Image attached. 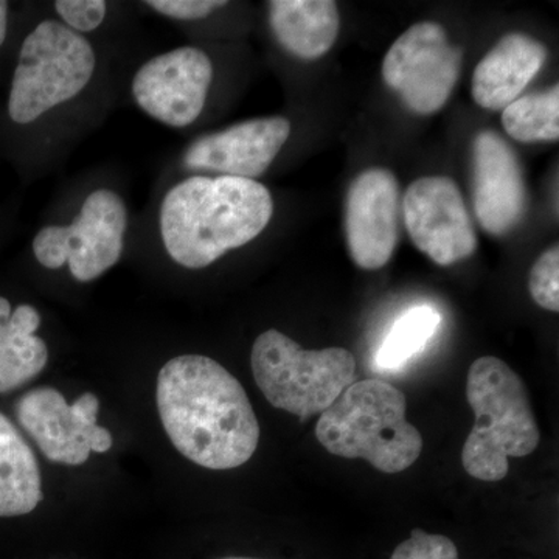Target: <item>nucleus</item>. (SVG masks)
Here are the masks:
<instances>
[{"instance_id": "nucleus-1", "label": "nucleus", "mask_w": 559, "mask_h": 559, "mask_svg": "<svg viewBox=\"0 0 559 559\" xmlns=\"http://www.w3.org/2000/svg\"><path fill=\"white\" fill-rule=\"evenodd\" d=\"M156 404L173 447L202 468H238L259 448L260 425L248 393L209 356L168 360L157 377Z\"/></svg>"}, {"instance_id": "nucleus-2", "label": "nucleus", "mask_w": 559, "mask_h": 559, "mask_svg": "<svg viewBox=\"0 0 559 559\" xmlns=\"http://www.w3.org/2000/svg\"><path fill=\"white\" fill-rule=\"evenodd\" d=\"M272 215L271 191L259 180L193 176L162 201V242L175 263L204 270L260 237Z\"/></svg>"}, {"instance_id": "nucleus-3", "label": "nucleus", "mask_w": 559, "mask_h": 559, "mask_svg": "<svg viewBox=\"0 0 559 559\" xmlns=\"http://www.w3.org/2000/svg\"><path fill=\"white\" fill-rule=\"evenodd\" d=\"M406 409V396L395 385L353 382L320 414L316 437L331 454L367 460L381 473H401L423 451L421 433L407 421Z\"/></svg>"}, {"instance_id": "nucleus-4", "label": "nucleus", "mask_w": 559, "mask_h": 559, "mask_svg": "<svg viewBox=\"0 0 559 559\" xmlns=\"http://www.w3.org/2000/svg\"><path fill=\"white\" fill-rule=\"evenodd\" d=\"M466 399L476 423L463 447V468L477 480H502L509 457H525L539 444L527 388L509 364L484 356L469 367Z\"/></svg>"}, {"instance_id": "nucleus-5", "label": "nucleus", "mask_w": 559, "mask_h": 559, "mask_svg": "<svg viewBox=\"0 0 559 559\" xmlns=\"http://www.w3.org/2000/svg\"><path fill=\"white\" fill-rule=\"evenodd\" d=\"M250 366L264 399L301 419L329 409L356 378L348 349H304L278 330L257 337Z\"/></svg>"}, {"instance_id": "nucleus-6", "label": "nucleus", "mask_w": 559, "mask_h": 559, "mask_svg": "<svg viewBox=\"0 0 559 559\" xmlns=\"http://www.w3.org/2000/svg\"><path fill=\"white\" fill-rule=\"evenodd\" d=\"M97 55L90 40L47 20L22 43L9 98L10 119L31 124L90 86Z\"/></svg>"}, {"instance_id": "nucleus-7", "label": "nucleus", "mask_w": 559, "mask_h": 559, "mask_svg": "<svg viewBox=\"0 0 559 559\" xmlns=\"http://www.w3.org/2000/svg\"><path fill=\"white\" fill-rule=\"evenodd\" d=\"M127 230L128 210L120 194L95 190L72 223L51 224L36 234L33 253L47 270H60L68 263L76 282L90 283L119 263Z\"/></svg>"}, {"instance_id": "nucleus-8", "label": "nucleus", "mask_w": 559, "mask_h": 559, "mask_svg": "<svg viewBox=\"0 0 559 559\" xmlns=\"http://www.w3.org/2000/svg\"><path fill=\"white\" fill-rule=\"evenodd\" d=\"M463 55L432 21L418 22L390 47L382 79L415 114L439 112L450 100L462 70Z\"/></svg>"}, {"instance_id": "nucleus-9", "label": "nucleus", "mask_w": 559, "mask_h": 559, "mask_svg": "<svg viewBox=\"0 0 559 559\" xmlns=\"http://www.w3.org/2000/svg\"><path fill=\"white\" fill-rule=\"evenodd\" d=\"M98 409L100 401L94 393L69 404L60 390L38 388L17 400L14 414L47 459L79 466L91 451L103 454L112 448V433L97 425Z\"/></svg>"}, {"instance_id": "nucleus-10", "label": "nucleus", "mask_w": 559, "mask_h": 559, "mask_svg": "<svg viewBox=\"0 0 559 559\" xmlns=\"http://www.w3.org/2000/svg\"><path fill=\"white\" fill-rule=\"evenodd\" d=\"M401 212L415 248L439 266H451L476 252V229L454 180L444 176L414 180Z\"/></svg>"}, {"instance_id": "nucleus-11", "label": "nucleus", "mask_w": 559, "mask_h": 559, "mask_svg": "<svg viewBox=\"0 0 559 559\" xmlns=\"http://www.w3.org/2000/svg\"><path fill=\"white\" fill-rule=\"evenodd\" d=\"M212 80L209 55L198 47L183 46L140 66L131 92L146 116L180 130L200 119Z\"/></svg>"}, {"instance_id": "nucleus-12", "label": "nucleus", "mask_w": 559, "mask_h": 559, "mask_svg": "<svg viewBox=\"0 0 559 559\" xmlns=\"http://www.w3.org/2000/svg\"><path fill=\"white\" fill-rule=\"evenodd\" d=\"M401 191L392 171L370 168L353 180L345 201L349 257L360 270L389 263L400 240Z\"/></svg>"}, {"instance_id": "nucleus-13", "label": "nucleus", "mask_w": 559, "mask_h": 559, "mask_svg": "<svg viewBox=\"0 0 559 559\" xmlns=\"http://www.w3.org/2000/svg\"><path fill=\"white\" fill-rule=\"evenodd\" d=\"M473 204L492 237L513 230L525 216L528 190L518 154L498 132L481 131L473 145Z\"/></svg>"}, {"instance_id": "nucleus-14", "label": "nucleus", "mask_w": 559, "mask_h": 559, "mask_svg": "<svg viewBox=\"0 0 559 559\" xmlns=\"http://www.w3.org/2000/svg\"><path fill=\"white\" fill-rule=\"evenodd\" d=\"M289 134L290 123L285 117L242 121L194 140L183 165L190 170L255 180L271 167Z\"/></svg>"}, {"instance_id": "nucleus-15", "label": "nucleus", "mask_w": 559, "mask_h": 559, "mask_svg": "<svg viewBox=\"0 0 559 559\" xmlns=\"http://www.w3.org/2000/svg\"><path fill=\"white\" fill-rule=\"evenodd\" d=\"M547 49L525 35L509 33L485 55L473 75V98L480 108L503 110L518 100L543 70Z\"/></svg>"}, {"instance_id": "nucleus-16", "label": "nucleus", "mask_w": 559, "mask_h": 559, "mask_svg": "<svg viewBox=\"0 0 559 559\" xmlns=\"http://www.w3.org/2000/svg\"><path fill=\"white\" fill-rule=\"evenodd\" d=\"M267 10L280 46L299 60H319L340 35V9L333 0H272Z\"/></svg>"}, {"instance_id": "nucleus-17", "label": "nucleus", "mask_w": 559, "mask_h": 559, "mask_svg": "<svg viewBox=\"0 0 559 559\" xmlns=\"http://www.w3.org/2000/svg\"><path fill=\"white\" fill-rule=\"evenodd\" d=\"M40 314L32 305L11 304L0 296V393L27 384L38 377L49 362L46 342L36 336Z\"/></svg>"}, {"instance_id": "nucleus-18", "label": "nucleus", "mask_w": 559, "mask_h": 559, "mask_svg": "<svg viewBox=\"0 0 559 559\" xmlns=\"http://www.w3.org/2000/svg\"><path fill=\"white\" fill-rule=\"evenodd\" d=\"M43 500L38 459L16 426L0 414V518L24 516Z\"/></svg>"}, {"instance_id": "nucleus-19", "label": "nucleus", "mask_w": 559, "mask_h": 559, "mask_svg": "<svg viewBox=\"0 0 559 559\" xmlns=\"http://www.w3.org/2000/svg\"><path fill=\"white\" fill-rule=\"evenodd\" d=\"M441 314L429 305L411 308L390 329L374 355V369L382 373L400 371L425 352L440 329Z\"/></svg>"}, {"instance_id": "nucleus-20", "label": "nucleus", "mask_w": 559, "mask_h": 559, "mask_svg": "<svg viewBox=\"0 0 559 559\" xmlns=\"http://www.w3.org/2000/svg\"><path fill=\"white\" fill-rule=\"evenodd\" d=\"M502 127L521 143L557 142L559 139V86L524 95L502 112Z\"/></svg>"}, {"instance_id": "nucleus-21", "label": "nucleus", "mask_w": 559, "mask_h": 559, "mask_svg": "<svg viewBox=\"0 0 559 559\" xmlns=\"http://www.w3.org/2000/svg\"><path fill=\"white\" fill-rule=\"evenodd\" d=\"M528 289L533 300L544 310L559 311V248L543 253L530 271Z\"/></svg>"}, {"instance_id": "nucleus-22", "label": "nucleus", "mask_w": 559, "mask_h": 559, "mask_svg": "<svg viewBox=\"0 0 559 559\" xmlns=\"http://www.w3.org/2000/svg\"><path fill=\"white\" fill-rule=\"evenodd\" d=\"M53 9L62 25L84 35L97 31L105 22L108 3L103 0H57Z\"/></svg>"}, {"instance_id": "nucleus-23", "label": "nucleus", "mask_w": 559, "mask_h": 559, "mask_svg": "<svg viewBox=\"0 0 559 559\" xmlns=\"http://www.w3.org/2000/svg\"><path fill=\"white\" fill-rule=\"evenodd\" d=\"M390 559H459V551L447 536L430 535L415 528L411 538L401 543Z\"/></svg>"}, {"instance_id": "nucleus-24", "label": "nucleus", "mask_w": 559, "mask_h": 559, "mask_svg": "<svg viewBox=\"0 0 559 559\" xmlns=\"http://www.w3.org/2000/svg\"><path fill=\"white\" fill-rule=\"evenodd\" d=\"M151 10L175 21H200L227 5L224 0H148Z\"/></svg>"}, {"instance_id": "nucleus-25", "label": "nucleus", "mask_w": 559, "mask_h": 559, "mask_svg": "<svg viewBox=\"0 0 559 559\" xmlns=\"http://www.w3.org/2000/svg\"><path fill=\"white\" fill-rule=\"evenodd\" d=\"M7 27H9V2L0 0V47L5 43Z\"/></svg>"}, {"instance_id": "nucleus-26", "label": "nucleus", "mask_w": 559, "mask_h": 559, "mask_svg": "<svg viewBox=\"0 0 559 559\" xmlns=\"http://www.w3.org/2000/svg\"><path fill=\"white\" fill-rule=\"evenodd\" d=\"M219 559H252V558H219Z\"/></svg>"}]
</instances>
